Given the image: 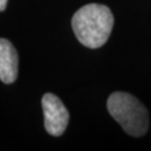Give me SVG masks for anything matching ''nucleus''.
Segmentation results:
<instances>
[{
  "mask_svg": "<svg viewBox=\"0 0 151 151\" xmlns=\"http://www.w3.org/2000/svg\"><path fill=\"white\" fill-rule=\"evenodd\" d=\"M114 18L110 8L100 4L83 6L72 18V28L78 42L88 48H99L108 42Z\"/></svg>",
  "mask_w": 151,
  "mask_h": 151,
  "instance_id": "f257e3e1",
  "label": "nucleus"
},
{
  "mask_svg": "<svg viewBox=\"0 0 151 151\" xmlns=\"http://www.w3.org/2000/svg\"><path fill=\"white\" fill-rule=\"evenodd\" d=\"M44 111V124L45 129L50 135L60 137L64 133L68 121L70 113L65 108L60 97L53 93H46L42 99Z\"/></svg>",
  "mask_w": 151,
  "mask_h": 151,
  "instance_id": "7ed1b4c3",
  "label": "nucleus"
},
{
  "mask_svg": "<svg viewBox=\"0 0 151 151\" xmlns=\"http://www.w3.org/2000/svg\"><path fill=\"white\" fill-rule=\"evenodd\" d=\"M7 2L8 0H0V11H4L7 7Z\"/></svg>",
  "mask_w": 151,
  "mask_h": 151,
  "instance_id": "39448f33",
  "label": "nucleus"
},
{
  "mask_svg": "<svg viewBox=\"0 0 151 151\" xmlns=\"http://www.w3.org/2000/svg\"><path fill=\"white\" fill-rule=\"evenodd\" d=\"M109 113L128 134L139 138L149 129V113L146 106L127 92H114L106 102Z\"/></svg>",
  "mask_w": 151,
  "mask_h": 151,
  "instance_id": "f03ea898",
  "label": "nucleus"
},
{
  "mask_svg": "<svg viewBox=\"0 0 151 151\" xmlns=\"http://www.w3.org/2000/svg\"><path fill=\"white\" fill-rule=\"evenodd\" d=\"M18 76V54L14 45L5 38H0V80L11 84Z\"/></svg>",
  "mask_w": 151,
  "mask_h": 151,
  "instance_id": "20e7f679",
  "label": "nucleus"
}]
</instances>
